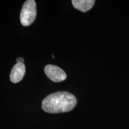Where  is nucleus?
I'll list each match as a JSON object with an SVG mask.
<instances>
[{
  "instance_id": "obj_1",
  "label": "nucleus",
  "mask_w": 129,
  "mask_h": 129,
  "mask_svg": "<svg viewBox=\"0 0 129 129\" xmlns=\"http://www.w3.org/2000/svg\"><path fill=\"white\" fill-rule=\"evenodd\" d=\"M76 105V98L73 94L65 91H59L47 96L42 103V108L46 112L57 114L69 112Z\"/></svg>"
},
{
  "instance_id": "obj_2",
  "label": "nucleus",
  "mask_w": 129,
  "mask_h": 129,
  "mask_svg": "<svg viewBox=\"0 0 129 129\" xmlns=\"http://www.w3.org/2000/svg\"><path fill=\"white\" fill-rule=\"evenodd\" d=\"M37 16V6L34 0H28L24 3L20 12V19L22 25L25 26L31 25Z\"/></svg>"
},
{
  "instance_id": "obj_3",
  "label": "nucleus",
  "mask_w": 129,
  "mask_h": 129,
  "mask_svg": "<svg viewBox=\"0 0 129 129\" xmlns=\"http://www.w3.org/2000/svg\"><path fill=\"white\" fill-rule=\"evenodd\" d=\"M45 73L47 77L54 82H61L67 78V74L63 69L57 66L48 64L45 67Z\"/></svg>"
},
{
  "instance_id": "obj_4",
  "label": "nucleus",
  "mask_w": 129,
  "mask_h": 129,
  "mask_svg": "<svg viewBox=\"0 0 129 129\" xmlns=\"http://www.w3.org/2000/svg\"><path fill=\"white\" fill-rule=\"evenodd\" d=\"M25 74V66L24 63H17L14 66L11 71L10 78L13 83H19L23 78Z\"/></svg>"
},
{
  "instance_id": "obj_5",
  "label": "nucleus",
  "mask_w": 129,
  "mask_h": 129,
  "mask_svg": "<svg viewBox=\"0 0 129 129\" xmlns=\"http://www.w3.org/2000/svg\"><path fill=\"white\" fill-rule=\"evenodd\" d=\"M94 0H72V3L75 9L83 12H86L94 6Z\"/></svg>"
},
{
  "instance_id": "obj_6",
  "label": "nucleus",
  "mask_w": 129,
  "mask_h": 129,
  "mask_svg": "<svg viewBox=\"0 0 129 129\" xmlns=\"http://www.w3.org/2000/svg\"><path fill=\"white\" fill-rule=\"evenodd\" d=\"M16 61H17V63H24V59L22 57L17 58Z\"/></svg>"
}]
</instances>
